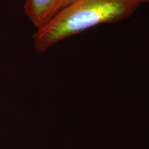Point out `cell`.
<instances>
[{
    "label": "cell",
    "mask_w": 149,
    "mask_h": 149,
    "mask_svg": "<svg viewBox=\"0 0 149 149\" xmlns=\"http://www.w3.org/2000/svg\"><path fill=\"white\" fill-rule=\"evenodd\" d=\"M74 0H24L23 10L36 29L45 26Z\"/></svg>",
    "instance_id": "2"
},
{
    "label": "cell",
    "mask_w": 149,
    "mask_h": 149,
    "mask_svg": "<svg viewBox=\"0 0 149 149\" xmlns=\"http://www.w3.org/2000/svg\"><path fill=\"white\" fill-rule=\"evenodd\" d=\"M140 0H74L60 13L33 35L35 50L42 53L56 44L102 24L130 17Z\"/></svg>",
    "instance_id": "1"
},
{
    "label": "cell",
    "mask_w": 149,
    "mask_h": 149,
    "mask_svg": "<svg viewBox=\"0 0 149 149\" xmlns=\"http://www.w3.org/2000/svg\"><path fill=\"white\" fill-rule=\"evenodd\" d=\"M141 4H143V3H148L149 4V0H140Z\"/></svg>",
    "instance_id": "3"
}]
</instances>
